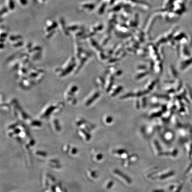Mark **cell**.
<instances>
[{"instance_id":"obj_6","label":"cell","mask_w":192,"mask_h":192,"mask_svg":"<svg viewBox=\"0 0 192 192\" xmlns=\"http://www.w3.org/2000/svg\"><path fill=\"white\" fill-rule=\"evenodd\" d=\"M81 8H85V9H91L93 8V4L85 3L84 4H81Z\"/></svg>"},{"instance_id":"obj_9","label":"cell","mask_w":192,"mask_h":192,"mask_svg":"<svg viewBox=\"0 0 192 192\" xmlns=\"http://www.w3.org/2000/svg\"><path fill=\"white\" fill-rule=\"evenodd\" d=\"M19 2L22 6H26L28 4V0H19Z\"/></svg>"},{"instance_id":"obj_7","label":"cell","mask_w":192,"mask_h":192,"mask_svg":"<svg viewBox=\"0 0 192 192\" xmlns=\"http://www.w3.org/2000/svg\"><path fill=\"white\" fill-rule=\"evenodd\" d=\"M23 41L22 40H18L17 41H15L14 42V43H13V44H12V45L13 47H20L21 46H22L23 45Z\"/></svg>"},{"instance_id":"obj_3","label":"cell","mask_w":192,"mask_h":192,"mask_svg":"<svg viewBox=\"0 0 192 192\" xmlns=\"http://www.w3.org/2000/svg\"><path fill=\"white\" fill-rule=\"evenodd\" d=\"M7 7L8 9L10 10H13L15 9V4L13 0H7Z\"/></svg>"},{"instance_id":"obj_2","label":"cell","mask_w":192,"mask_h":192,"mask_svg":"<svg viewBox=\"0 0 192 192\" xmlns=\"http://www.w3.org/2000/svg\"><path fill=\"white\" fill-rule=\"evenodd\" d=\"M60 24L61 25V29H62V30L63 31L64 33V34L65 35H66V36H67V35L68 36L69 34V31L68 30L67 27H66L65 20L63 18H60Z\"/></svg>"},{"instance_id":"obj_10","label":"cell","mask_w":192,"mask_h":192,"mask_svg":"<svg viewBox=\"0 0 192 192\" xmlns=\"http://www.w3.org/2000/svg\"><path fill=\"white\" fill-rule=\"evenodd\" d=\"M55 32H56V31L54 30L52 31L49 32H48L46 36L47 38H49L51 37L52 36H53V35H54V34L55 33Z\"/></svg>"},{"instance_id":"obj_8","label":"cell","mask_w":192,"mask_h":192,"mask_svg":"<svg viewBox=\"0 0 192 192\" xmlns=\"http://www.w3.org/2000/svg\"><path fill=\"white\" fill-rule=\"evenodd\" d=\"M8 12V8L7 7H4L2 9H1L0 11V14L2 16L3 15H4V14L6 13L7 12Z\"/></svg>"},{"instance_id":"obj_11","label":"cell","mask_w":192,"mask_h":192,"mask_svg":"<svg viewBox=\"0 0 192 192\" xmlns=\"http://www.w3.org/2000/svg\"><path fill=\"white\" fill-rule=\"evenodd\" d=\"M8 36L7 33L6 32H2L1 33V38H6V36Z\"/></svg>"},{"instance_id":"obj_5","label":"cell","mask_w":192,"mask_h":192,"mask_svg":"<svg viewBox=\"0 0 192 192\" xmlns=\"http://www.w3.org/2000/svg\"><path fill=\"white\" fill-rule=\"evenodd\" d=\"M68 30L69 31H75L80 29V27L77 24H73L67 27Z\"/></svg>"},{"instance_id":"obj_4","label":"cell","mask_w":192,"mask_h":192,"mask_svg":"<svg viewBox=\"0 0 192 192\" xmlns=\"http://www.w3.org/2000/svg\"><path fill=\"white\" fill-rule=\"evenodd\" d=\"M22 36L20 35H11L9 36V40L12 42H15L20 40L22 39Z\"/></svg>"},{"instance_id":"obj_1","label":"cell","mask_w":192,"mask_h":192,"mask_svg":"<svg viewBox=\"0 0 192 192\" xmlns=\"http://www.w3.org/2000/svg\"><path fill=\"white\" fill-rule=\"evenodd\" d=\"M50 21L47 23L48 26L46 28V32H49L52 31L54 30H55V29L58 26V24H57V22L52 21H51V22H50Z\"/></svg>"}]
</instances>
